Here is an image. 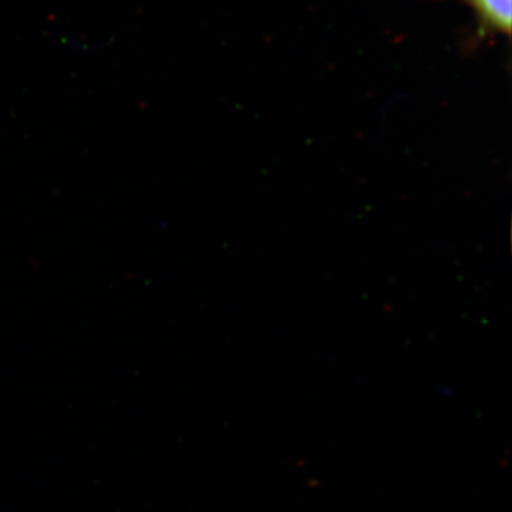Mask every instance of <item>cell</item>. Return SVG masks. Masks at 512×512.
<instances>
[{
    "instance_id": "obj_1",
    "label": "cell",
    "mask_w": 512,
    "mask_h": 512,
    "mask_svg": "<svg viewBox=\"0 0 512 512\" xmlns=\"http://www.w3.org/2000/svg\"><path fill=\"white\" fill-rule=\"evenodd\" d=\"M476 13L478 35H511L512 0H461Z\"/></svg>"
}]
</instances>
